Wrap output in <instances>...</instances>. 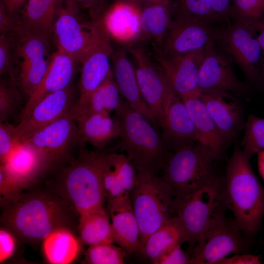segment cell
Masks as SVG:
<instances>
[{
  "mask_svg": "<svg viewBox=\"0 0 264 264\" xmlns=\"http://www.w3.org/2000/svg\"><path fill=\"white\" fill-rule=\"evenodd\" d=\"M79 143H88L101 149L112 140L118 138L121 132L118 119L110 113L96 112L75 117Z\"/></svg>",
  "mask_w": 264,
  "mask_h": 264,
  "instance_id": "cell-28",
  "label": "cell"
},
{
  "mask_svg": "<svg viewBox=\"0 0 264 264\" xmlns=\"http://www.w3.org/2000/svg\"><path fill=\"white\" fill-rule=\"evenodd\" d=\"M262 264L260 256L247 253L234 254L226 257L220 260L218 264Z\"/></svg>",
  "mask_w": 264,
  "mask_h": 264,
  "instance_id": "cell-46",
  "label": "cell"
},
{
  "mask_svg": "<svg viewBox=\"0 0 264 264\" xmlns=\"http://www.w3.org/2000/svg\"><path fill=\"white\" fill-rule=\"evenodd\" d=\"M74 105L70 86L46 96L16 127L19 142L25 141L39 130L58 119L72 110Z\"/></svg>",
  "mask_w": 264,
  "mask_h": 264,
  "instance_id": "cell-18",
  "label": "cell"
},
{
  "mask_svg": "<svg viewBox=\"0 0 264 264\" xmlns=\"http://www.w3.org/2000/svg\"><path fill=\"white\" fill-rule=\"evenodd\" d=\"M130 197L143 250L148 238L174 216L175 197L171 187L160 176L146 171L137 172L136 184Z\"/></svg>",
  "mask_w": 264,
  "mask_h": 264,
  "instance_id": "cell-6",
  "label": "cell"
},
{
  "mask_svg": "<svg viewBox=\"0 0 264 264\" xmlns=\"http://www.w3.org/2000/svg\"><path fill=\"white\" fill-rule=\"evenodd\" d=\"M83 7L89 9L92 20H99L102 16L101 0H74Z\"/></svg>",
  "mask_w": 264,
  "mask_h": 264,
  "instance_id": "cell-48",
  "label": "cell"
},
{
  "mask_svg": "<svg viewBox=\"0 0 264 264\" xmlns=\"http://www.w3.org/2000/svg\"><path fill=\"white\" fill-rule=\"evenodd\" d=\"M187 242L184 229L174 215L167 223L153 233L147 239L142 253L152 264L178 244Z\"/></svg>",
  "mask_w": 264,
  "mask_h": 264,
  "instance_id": "cell-30",
  "label": "cell"
},
{
  "mask_svg": "<svg viewBox=\"0 0 264 264\" xmlns=\"http://www.w3.org/2000/svg\"><path fill=\"white\" fill-rule=\"evenodd\" d=\"M258 40L261 47V66L262 74L263 88L264 89V20L255 24Z\"/></svg>",
  "mask_w": 264,
  "mask_h": 264,
  "instance_id": "cell-49",
  "label": "cell"
},
{
  "mask_svg": "<svg viewBox=\"0 0 264 264\" xmlns=\"http://www.w3.org/2000/svg\"><path fill=\"white\" fill-rule=\"evenodd\" d=\"M208 50L169 57L155 55L168 83L181 98L200 94L199 72Z\"/></svg>",
  "mask_w": 264,
  "mask_h": 264,
  "instance_id": "cell-16",
  "label": "cell"
},
{
  "mask_svg": "<svg viewBox=\"0 0 264 264\" xmlns=\"http://www.w3.org/2000/svg\"><path fill=\"white\" fill-rule=\"evenodd\" d=\"M230 19L255 25L264 20V0H232Z\"/></svg>",
  "mask_w": 264,
  "mask_h": 264,
  "instance_id": "cell-36",
  "label": "cell"
},
{
  "mask_svg": "<svg viewBox=\"0 0 264 264\" xmlns=\"http://www.w3.org/2000/svg\"><path fill=\"white\" fill-rule=\"evenodd\" d=\"M177 16L192 17L211 24L222 22L209 0H177Z\"/></svg>",
  "mask_w": 264,
  "mask_h": 264,
  "instance_id": "cell-38",
  "label": "cell"
},
{
  "mask_svg": "<svg viewBox=\"0 0 264 264\" xmlns=\"http://www.w3.org/2000/svg\"><path fill=\"white\" fill-rule=\"evenodd\" d=\"M194 125L198 142L217 158L222 153L227 141L219 132L199 95L181 98Z\"/></svg>",
  "mask_w": 264,
  "mask_h": 264,
  "instance_id": "cell-29",
  "label": "cell"
},
{
  "mask_svg": "<svg viewBox=\"0 0 264 264\" xmlns=\"http://www.w3.org/2000/svg\"><path fill=\"white\" fill-rule=\"evenodd\" d=\"M216 15L223 22L230 21V11L232 0H209Z\"/></svg>",
  "mask_w": 264,
  "mask_h": 264,
  "instance_id": "cell-47",
  "label": "cell"
},
{
  "mask_svg": "<svg viewBox=\"0 0 264 264\" xmlns=\"http://www.w3.org/2000/svg\"><path fill=\"white\" fill-rule=\"evenodd\" d=\"M16 127L7 121L0 124V160L3 163L20 143Z\"/></svg>",
  "mask_w": 264,
  "mask_h": 264,
  "instance_id": "cell-41",
  "label": "cell"
},
{
  "mask_svg": "<svg viewBox=\"0 0 264 264\" xmlns=\"http://www.w3.org/2000/svg\"><path fill=\"white\" fill-rule=\"evenodd\" d=\"M144 0L145 4L162 3L170 6V0Z\"/></svg>",
  "mask_w": 264,
  "mask_h": 264,
  "instance_id": "cell-53",
  "label": "cell"
},
{
  "mask_svg": "<svg viewBox=\"0 0 264 264\" xmlns=\"http://www.w3.org/2000/svg\"><path fill=\"white\" fill-rule=\"evenodd\" d=\"M113 53L110 38H108L82 62L79 97L73 109L75 116L83 110L92 93L112 73L110 59Z\"/></svg>",
  "mask_w": 264,
  "mask_h": 264,
  "instance_id": "cell-21",
  "label": "cell"
},
{
  "mask_svg": "<svg viewBox=\"0 0 264 264\" xmlns=\"http://www.w3.org/2000/svg\"><path fill=\"white\" fill-rule=\"evenodd\" d=\"M226 209L223 177L216 174L191 194L183 198H175L174 215L185 232L190 257L199 238L224 217Z\"/></svg>",
  "mask_w": 264,
  "mask_h": 264,
  "instance_id": "cell-4",
  "label": "cell"
},
{
  "mask_svg": "<svg viewBox=\"0 0 264 264\" xmlns=\"http://www.w3.org/2000/svg\"><path fill=\"white\" fill-rule=\"evenodd\" d=\"M79 240L88 246L115 242L111 222L105 208L79 216Z\"/></svg>",
  "mask_w": 264,
  "mask_h": 264,
  "instance_id": "cell-32",
  "label": "cell"
},
{
  "mask_svg": "<svg viewBox=\"0 0 264 264\" xmlns=\"http://www.w3.org/2000/svg\"><path fill=\"white\" fill-rule=\"evenodd\" d=\"M211 25L196 18L176 16L171 21L159 53L169 57L209 50L218 44L219 33Z\"/></svg>",
  "mask_w": 264,
  "mask_h": 264,
  "instance_id": "cell-11",
  "label": "cell"
},
{
  "mask_svg": "<svg viewBox=\"0 0 264 264\" xmlns=\"http://www.w3.org/2000/svg\"><path fill=\"white\" fill-rule=\"evenodd\" d=\"M216 158L199 142L170 154L160 176L171 187L175 198H183L206 184L216 174Z\"/></svg>",
  "mask_w": 264,
  "mask_h": 264,
  "instance_id": "cell-7",
  "label": "cell"
},
{
  "mask_svg": "<svg viewBox=\"0 0 264 264\" xmlns=\"http://www.w3.org/2000/svg\"><path fill=\"white\" fill-rule=\"evenodd\" d=\"M16 247L14 234L7 228L0 230V262L3 263L13 254Z\"/></svg>",
  "mask_w": 264,
  "mask_h": 264,
  "instance_id": "cell-44",
  "label": "cell"
},
{
  "mask_svg": "<svg viewBox=\"0 0 264 264\" xmlns=\"http://www.w3.org/2000/svg\"><path fill=\"white\" fill-rule=\"evenodd\" d=\"M77 62L63 51L57 50L51 57L46 71L40 84L28 97L21 116L24 119L33 108L46 96L69 86L75 72Z\"/></svg>",
  "mask_w": 264,
  "mask_h": 264,
  "instance_id": "cell-22",
  "label": "cell"
},
{
  "mask_svg": "<svg viewBox=\"0 0 264 264\" xmlns=\"http://www.w3.org/2000/svg\"><path fill=\"white\" fill-rule=\"evenodd\" d=\"M22 191L0 168V197L2 206H4L15 200Z\"/></svg>",
  "mask_w": 264,
  "mask_h": 264,
  "instance_id": "cell-42",
  "label": "cell"
},
{
  "mask_svg": "<svg viewBox=\"0 0 264 264\" xmlns=\"http://www.w3.org/2000/svg\"><path fill=\"white\" fill-rule=\"evenodd\" d=\"M126 1H129L132 3L137 4L139 5V3L141 2V0H120Z\"/></svg>",
  "mask_w": 264,
  "mask_h": 264,
  "instance_id": "cell-54",
  "label": "cell"
},
{
  "mask_svg": "<svg viewBox=\"0 0 264 264\" xmlns=\"http://www.w3.org/2000/svg\"><path fill=\"white\" fill-rule=\"evenodd\" d=\"M96 155L107 203L129 195L136 184L137 172L127 155L96 152Z\"/></svg>",
  "mask_w": 264,
  "mask_h": 264,
  "instance_id": "cell-19",
  "label": "cell"
},
{
  "mask_svg": "<svg viewBox=\"0 0 264 264\" xmlns=\"http://www.w3.org/2000/svg\"><path fill=\"white\" fill-rule=\"evenodd\" d=\"M121 127L117 148L127 155L137 172L157 175L170 153L156 130L123 99L115 111Z\"/></svg>",
  "mask_w": 264,
  "mask_h": 264,
  "instance_id": "cell-3",
  "label": "cell"
},
{
  "mask_svg": "<svg viewBox=\"0 0 264 264\" xmlns=\"http://www.w3.org/2000/svg\"><path fill=\"white\" fill-rule=\"evenodd\" d=\"M113 74L121 96L133 110L153 124L155 120L144 101L139 88L135 69L123 49L112 55Z\"/></svg>",
  "mask_w": 264,
  "mask_h": 264,
  "instance_id": "cell-26",
  "label": "cell"
},
{
  "mask_svg": "<svg viewBox=\"0 0 264 264\" xmlns=\"http://www.w3.org/2000/svg\"><path fill=\"white\" fill-rule=\"evenodd\" d=\"M121 97L112 72L92 93L83 110L75 117L96 112L110 114L120 105Z\"/></svg>",
  "mask_w": 264,
  "mask_h": 264,
  "instance_id": "cell-34",
  "label": "cell"
},
{
  "mask_svg": "<svg viewBox=\"0 0 264 264\" xmlns=\"http://www.w3.org/2000/svg\"><path fill=\"white\" fill-rule=\"evenodd\" d=\"M0 168L22 190L32 185L47 170L42 155L25 141L18 145Z\"/></svg>",
  "mask_w": 264,
  "mask_h": 264,
  "instance_id": "cell-23",
  "label": "cell"
},
{
  "mask_svg": "<svg viewBox=\"0 0 264 264\" xmlns=\"http://www.w3.org/2000/svg\"><path fill=\"white\" fill-rule=\"evenodd\" d=\"M75 15L61 6L53 33L57 49L81 64L95 48L110 37L100 19L92 20L90 22H81Z\"/></svg>",
  "mask_w": 264,
  "mask_h": 264,
  "instance_id": "cell-8",
  "label": "cell"
},
{
  "mask_svg": "<svg viewBox=\"0 0 264 264\" xmlns=\"http://www.w3.org/2000/svg\"><path fill=\"white\" fill-rule=\"evenodd\" d=\"M170 10L162 3L145 4L141 8L140 37L151 40L159 49L172 20Z\"/></svg>",
  "mask_w": 264,
  "mask_h": 264,
  "instance_id": "cell-33",
  "label": "cell"
},
{
  "mask_svg": "<svg viewBox=\"0 0 264 264\" xmlns=\"http://www.w3.org/2000/svg\"><path fill=\"white\" fill-rule=\"evenodd\" d=\"M199 97L220 133L227 141L244 128L242 110L231 93L201 91Z\"/></svg>",
  "mask_w": 264,
  "mask_h": 264,
  "instance_id": "cell-20",
  "label": "cell"
},
{
  "mask_svg": "<svg viewBox=\"0 0 264 264\" xmlns=\"http://www.w3.org/2000/svg\"><path fill=\"white\" fill-rule=\"evenodd\" d=\"M73 109L25 141L42 155L47 170L65 160L74 145L80 144Z\"/></svg>",
  "mask_w": 264,
  "mask_h": 264,
  "instance_id": "cell-12",
  "label": "cell"
},
{
  "mask_svg": "<svg viewBox=\"0 0 264 264\" xmlns=\"http://www.w3.org/2000/svg\"><path fill=\"white\" fill-rule=\"evenodd\" d=\"M56 190L79 215L104 208L106 198L96 152L86 153L59 175Z\"/></svg>",
  "mask_w": 264,
  "mask_h": 264,
  "instance_id": "cell-5",
  "label": "cell"
},
{
  "mask_svg": "<svg viewBox=\"0 0 264 264\" xmlns=\"http://www.w3.org/2000/svg\"><path fill=\"white\" fill-rule=\"evenodd\" d=\"M62 0H27L16 18V33L34 34L49 39Z\"/></svg>",
  "mask_w": 264,
  "mask_h": 264,
  "instance_id": "cell-27",
  "label": "cell"
},
{
  "mask_svg": "<svg viewBox=\"0 0 264 264\" xmlns=\"http://www.w3.org/2000/svg\"><path fill=\"white\" fill-rule=\"evenodd\" d=\"M249 161L242 149L236 148L227 162L223 179L227 208L250 237L259 231L264 216V188Z\"/></svg>",
  "mask_w": 264,
  "mask_h": 264,
  "instance_id": "cell-2",
  "label": "cell"
},
{
  "mask_svg": "<svg viewBox=\"0 0 264 264\" xmlns=\"http://www.w3.org/2000/svg\"><path fill=\"white\" fill-rule=\"evenodd\" d=\"M16 34L15 56L19 63L18 82L22 92L29 97L46 71L50 60L46 59L49 39L29 33Z\"/></svg>",
  "mask_w": 264,
  "mask_h": 264,
  "instance_id": "cell-13",
  "label": "cell"
},
{
  "mask_svg": "<svg viewBox=\"0 0 264 264\" xmlns=\"http://www.w3.org/2000/svg\"><path fill=\"white\" fill-rule=\"evenodd\" d=\"M234 219L225 216L198 239L190 254V264H218L231 254L248 252L250 242Z\"/></svg>",
  "mask_w": 264,
  "mask_h": 264,
  "instance_id": "cell-9",
  "label": "cell"
},
{
  "mask_svg": "<svg viewBox=\"0 0 264 264\" xmlns=\"http://www.w3.org/2000/svg\"><path fill=\"white\" fill-rule=\"evenodd\" d=\"M135 62L137 80L142 97L156 123L163 125V104L166 91L170 86L162 70L139 46L128 49Z\"/></svg>",
  "mask_w": 264,
  "mask_h": 264,
  "instance_id": "cell-14",
  "label": "cell"
},
{
  "mask_svg": "<svg viewBox=\"0 0 264 264\" xmlns=\"http://www.w3.org/2000/svg\"><path fill=\"white\" fill-rule=\"evenodd\" d=\"M18 29L16 19L7 12L3 3L0 2V31L1 34L16 33Z\"/></svg>",
  "mask_w": 264,
  "mask_h": 264,
  "instance_id": "cell-45",
  "label": "cell"
},
{
  "mask_svg": "<svg viewBox=\"0 0 264 264\" xmlns=\"http://www.w3.org/2000/svg\"><path fill=\"white\" fill-rule=\"evenodd\" d=\"M140 14L138 4L117 0L100 19L109 37L129 43L140 37Z\"/></svg>",
  "mask_w": 264,
  "mask_h": 264,
  "instance_id": "cell-25",
  "label": "cell"
},
{
  "mask_svg": "<svg viewBox=\"0 0 264 264\" xmlns=\"http://www.w3.org/2000/svg\"><path fill=\"white\" fill-rule=\"evenodd\" d=\"M3 207L1 221L5 228L29 242L43 241L57 229H70L75 211L56 190L22 192Z\"/></svg>",
  "mask_w": 264,
  "mask_h": 264,
  "instance_id": "cell-1",
  "label": "cell"
},
{
  "mask_svg": "<svg viewBox=\"0 0 264 264\" xmlns=\"http://www.w3.org/2000/svg\"><path fill=\"white\" fill-rule=\"evenodd\" d=\"M8 13L16 19L26 0H1Z\"/></svg>",
  "mask_w": 264,
  "mask_h": 264,
  "instance_id": "cell-50",
  "label": "cell"
},
{
  "mask_svg": "<svg viewBox=\"0 0 264 264\" xmlns=\"http://www.w3.org/2000/svg\"><path fill=\"white\" fill-rule=\"evenodd\" d=\"M16 80L9 77L0 83V122H6L19 106L21 97L16 88Z\"/></svg>",
  "mask_w": 264,
  "mask_h": 264,
  "instance_id": "cell-39",
  "label": "cell"
},
{
  "mask_svg": "<svg viewBox=\"0 0 264 264\" xmlns=\"http://www.w3.org/2000/svg\"><path fill=\"white\" fill-rule=\"evenodd\" d=\"M80 242L69 229L55 230L43 241L44 257L50 264H70L75 260L80 252Z\"/></svg>",
  "mask_w": 264,
  "mask_h": 264,
  "instance_id": "cell-31",
  "label": "cell"
},
{
  "mask_svg": "<svg viewBox=\"0 0 264 264\" xmlns=\"http://www.w3.org/2000/svg\"><path fill=\"white\" fill-rule=\"evenodd\" d=\"M243 130L241 149L245 156L250 159L254 154L264 151V118L248 114Z\"/></svg>",
  "mask_w": 264,
  "mask_h": 264,
  "instance_id": "cell-35",
  "label": "cell"
},
{
  "mask_svg": "<svg viewBox=\"0 0 264 264\" xmlns=\"http://www.w3.org/2000/svg\"><path fill=\"white\" fill-rule=\"evenodd\" d=\"M182 244H178L164 253L155 264H188L190 257L181 248Z\"/></svg>",
  "mask_w": 264,
  "mask_h": 264,
  "instance_id": "cell-43",
  "label": "cell"
},
{
  "mask_svg": "<svg viewBox=\"0 0 264 264\" xmlns=\"http://www.w3.org/2000/svg\"><path fill=\"white\" fill-rule=\"evenodd\" d=\"M257 164L259 173L264 180V151L257 154Z\"/></svg>",
  "mask_w": 264,
  "mask_h": 264,
  "instance_id": "cell-51",
  "label": "cell"
},
{
  "mask_svg": "<svg viewBox=\"0 0 264 264\" xmlns=\"http://www.w3.org/2000/svg\"><path fill=\"white\" fill-rule=\"evenodd\" d=\"M201 91H223L242 94L248 85L240 80L234 69L233 60L216 45L208 50L201 65L198 76Z\"/></svg>",
  "mask_w": 264,
  "mask_h": 264,
  "instance_id": "cell-15",
  "label": "cell"
},
{
  "mask_svg": "<svg viewBox=\"0 0 264 264\" xmlns=\"http://www.w3.org/2000/svg\"><path fill=\"white\" fill-rule=\"evenodd\" d=\"M128 253L113 243L89 246L85 253L84 263L88 264H123Z\"/></svg>",
  "mask_w": 264,
  "mask_h": 264,
  "instance_id": "cell-37",
  "label": "cell"
},
{
  "mask_svg": "<svg viewBox=\"0 0 264 264\" xmlns=\"http://www.w3.org/2000/svg\"><path fill=\"white\" fill-rule=\"evenodd\" d=\"M163 109L161 138L168 150L173 152L198 142L196 131L187 107L170 85L165 95Z\"/></svg>",
  "mask_w": 264,
  "mask_h": 264,
  "instance_id": "cell-17",
  "label": "cell"
},
{
  "mask_svg": "<svg viewBox=\"0 0 264 264\" xmlns=\"http://www.w3.org/2000/svg\"><path fill=\"white\" fill-rule=\"evenodd\" d=\"M65 4V8L70 12L76 15L78 12L77 5L74 0H62Z\"/></svg>",
  "mask_w": 264,
  "mask_h": 264,
  "instance_id": "cell-52",
  "label": "cell"
},
{
  "mask_svg": "<svg viewBox=\"0 0 264 264\" xmlns=\"http://www.w3.org/2000/svg\"><path fill=\"white\" fill-rule=\"evenodd\" d=\"M218 44L240 67L249 82L263 88L261 50L255 25L234 22L219 31Z\"/></svg>",
  "mask_w": 264,
  "mask_h": 264,
  "instance_id": "cell-10",
  "label": "cell"
},
{
  "mask_svg": "<svg viewBox=\"0 0 264 264\" xmlns=\"http://www.w3.org/2000/svg\"><path fill=\"white\" fill-rule=\"evenodd\" d=\"M17 34L12 32L0 36V75L16 80L15 64ZM17 81V80H16Z\"/></svg>",
  "mask_w": 264,
  "mask_h": 264,
  "instance_id": "cell-40",
  "label": "cell"
},
{
  "mask_svg": "<svg viewBox=\"0 0 264 264\" xmlns=\"http://www.w3.org/2000/svg\"><path fill=\"white\" fill-rule=\"evenodd\" d=\"M115 242L128 254L142 253L140 230L130 194L107 203Z\"/></svg>",
  "mask_w": 264,
  "mask_h": 264,
  "instance_id": "cell-24",
  "label": "cell"
}]
</instances>
